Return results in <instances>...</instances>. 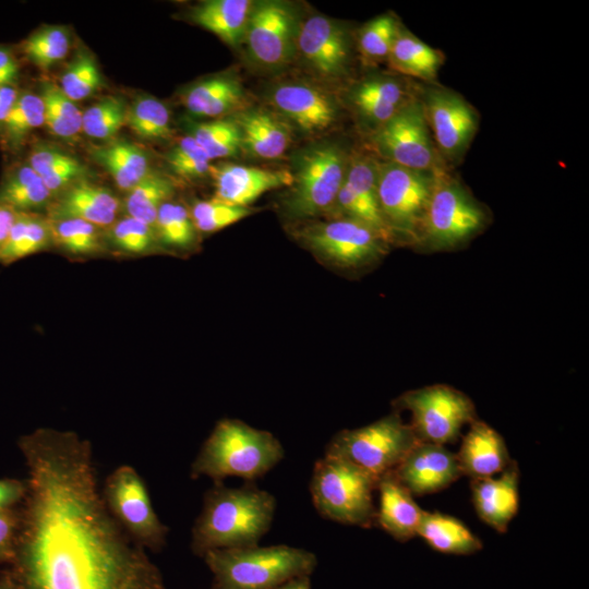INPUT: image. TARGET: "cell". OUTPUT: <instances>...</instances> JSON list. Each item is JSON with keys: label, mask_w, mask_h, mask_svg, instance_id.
<instances>
[{"label": "cell", "mask_w": 589, "mask_h": 589, "mask_svg": "<svg viewBox=\"0 0 589 589\" xmlns=\"http://www.w3.org/2000/svg\"><path fill=\"white\" fill-rule=\"evenodd\" d=\"M22 449L28 479L16 552L21 589H167L107 507L87 440L39 429Z\"/></svg>", "instance_id": "obj_1"}, {"label": "cell", "mask_w": 589, "mask_h": 589, "mask_svg": "<svg viewBox=\"0 0 589 589\" xmlns=\"http://www.w3.org/2000/svg\"><path fill=\"white\" fill-rule=\"evenodd\" d=\"M275 508V497L254 484L229 488L215 482L192 528L191 549L203 557L213 550L257 545L271 528Z\"/></svg>", "instance_id": "obj_2"}, {"label": "cell", "mask_w": 589, "mask_h": 589, "mask_svg": "<svg viewBox=\"0 0 589 589\" xmlns=\"http://www.w3.org/2000/svg\"><path fill=\"white\" fill-rule=\"evenodd\" d=\"M284 454L280 442L272 433L225 419L201 447L191 465V477L205 476L223 482L233 476L253 481L274 468Z\"/></svg>", "instance_id": "obj_3"}, {"label": "cell", "mask_w": 589, "mask_h": 589, "mask_svg": "<svg viewBox=\"0 0 589 589\" xmlns=\"http://www.w3.org/2000/svg\"><path fill=\"white\" fill-rule=\"evenodd\" d=\"M203 558L214 576L212 589H276L311 576L317 565L314 553L286 544L213 550Z\"/></svg>", "instance_id": "obj_4"}, {"label": "cell", "mask_w": 589, "mask_h": 589, "mask_svg": "<svg viewBox=\"0 0 589 589\" xmlns=\"http://www.w3.org/2000/svg\"><path fill=\"white\" fill-rule=\"evenodd\" d=\"M491 223V212L452 172L436 173L434 190L418 241L412 249L432 253L462 248Z\"/></svg>", "instance_id": "obj_5"}, {"label": "cell", "mask_w": 589, "mask_h": 589, "mask_svg": "<svg viewBox=\"0 0 589 589\" xmlns=\"http://www.w3.org/2000/svg\"><path fill=\"white\" fill-rule=\"evenodd\" d=\"M377 480L357 465L325 454L315 462L311 479L314 507L326 519L371 528L376 519L373 492Z\"/></svg>", "instance_id": "obj_6"}, {"label": "cell", "mask_w": 589, "mask_h": 589, "mask_svg": "<svg viewBox=\"0 0 589 589\" xmlns=\"http://www.w3.org/2000/svg\"><path fill=\"white\" fill-rule=\"evenodd\" d=\"M349 157L350 153L338 143H323L304 151L283 200L285 214L304 220L332 211L345 181Z\"/></svg>", "instance_id": "obj_7"}, {"label": "cell", "mask_w": 589, "mask_h": 589, "mask_svg": "<svg viewBox=\"0 0 589 589\" xmlns=\"http://www.w3.org/2000/svg\"><path fill=\"white\" fill-rule=\"evenodd\" d=\"M437 172L377 161L380 209L396 243L412 248L418 241Z\"/></svg>", "instance_id": "obj_8"}, {"label": "cell", "mask_w": 589, "mask_h": 589, "mask_svg": "<svg viewBox=\"0 0 589 589\" xmlns=\"http://www.w3.org/2000/svg\"><path fill=\"white\" fill-rule=\"evenodd\" d=\"M419 442L411 425L393 412L371 424L337 433L325 454L344 458L380 479Z\"/></svg>", "instance_id": "obj_9"}, {"label": "cell", "mask_w": 589, "mask_h": 589, "mask_svg": "<svg viewBox=\"0 0 589 589\" xmlns=\"http://www.w3.org/2000/svg\"><path fill=\"white\" fill-rule=\"evenodd\" d=\"M296 237L326 264L345 271L370 267L389 251L380 235L349 218L309 223L299 227Z\"/></svg>", "instance_id": "obj_10"}, {"label": "cell", "mask_w": 589, "mask_h": 589, "mask_svg": "<svg viewBox=\"0 0 589 589\" xmlns=\"http://www.w3.org/2000/svg\"><path fill=\"white\" fill-rule=\"evenodd\" d=\"M394 405L411 413L410 425L420 442L444 446L454 443L461 428L477 420L472 400L465 393L445 384L408 390Z\"/></svg>", "instance_id": "obj_11"}, {"label": "cell", "mask_w": 589, "mask_h": 589, "mask_svg": "<svg viewBox=\"0 0 589 589\" xmlns=\"http://www.w3.org/2000/svg\"><path fill=\"white\" fill-rule=\"evenodd\" d=\"M418 96L436 149L453 169L469 149L480 116L462 95L436 83H420Z\"/></svg>", "instance_id": "obj_12"}, {"label": "cell", "mask_w": 589, "mask_h": 589, "mask_svg": "<svg viewBox=\"0 0 589 589\" xmlns=\"http://www.w3.org/2000/svg\"><path fill=\"white\" fill-rule=\"evenodd\" d=\"M368 137L378 160L417 170L449 168L436 149L419 96Z\"/></svg>", "instance_id": "obj_13"}, {"label": "cell", "mask_w": 589, "mask_h": 589, "mask_svg": "<svg viewBox=\"0 0 589 589\" xmlns=\"http://www.w3.org/2000/svg\"><path fill=\"white\" fill-rule=\"evenodd\" d=\"M103 496L112 516L144 549L159 551L168 528L152 505L147 488L135 468L121 465L106 479Z\"/></svg>", "instance_id": "obj_14"}, {"label": "cell", "mask_w": 589, "mask_h": 589, "mask_svg": "<svg viewBox=\"0 0 589 589\" xmlns=\"http://www.w3.org/2000/svg\"><path fill=\"white\" fill-rule=\"evenodd\" d=\"M296 48L305 65L326 81L348 75L352 39L340 22L324 15H312L297 31Z\"/></svg>", "instance_id": "obj_15"}, {"label": "cell", "mask_w": 589, "mask_h": 589, "mask_svg": "<svg viewBox=\"0 0 589 589\" xmlns=\"http://www.w3.org/2000/svg\"><path fill=\"white\" fill-rule=\"evenodd\" d=\"M297 31L292 11L286 3L253 4L243 37L250 58L266 69L286 65L296 48Z\"/></svg>", "instance_id": "obj_16"}, {"label": "cell", "mask_w": 589, "mask_h": 589, "mask_svg": "<svg viewBox=\"0 0 589 589\" xmlns=\"http://www.w3.org/2000/svg\"><path fill=\"white\" fill-rule=\"evenodd\" d=\"M419 86L420 83L399 74H372L356 82L346 99L369 136L416 98Z\"/></svg>", "instance_id": "obj_17"}, {"label": "cell", "mask_w": 589, "mask_h": 589, "mask_svg": "<svg viewBox=\"0 0 589 589\" xmlns=\"http://www.w3.org/2000/svg\"><path fill=\"white\" fill-rule=\"evenodd\" d=\"M271 103L280 116L311 135L328 131L339 119L335 98L304 82H285L275 86L271 92Z\"/></svg>", "instance_id": "obj_18"}, {"label": "cell", "mask_w": 589, "mask_h": 589, "mask_svg": "<svg viewBox=\"0 0 589 589\" xmlns=\"http://www.w3.org/2000/svg\"><path fill=\"white\" fill-rule=\"evenodd\" d=\"M392 472L412 496L442 491L462 476L456 454L426 442H419Z\"/></svg>", "instance_id": "obj_19"}, {"label": "cell", "mask_w": 589, "mask_h": 589, "mask_svg": "<svg viewBox=\"0 0 589 589\" xmlns=\"http://www.w3.org/2000/svg\"><path fill=\"white\" fill-rule=\"evenodd\" d=\"M211 176L215 184L214 199L239 206H250L262 194L292 183V173L288 170L233 164L212 166Z\"/></svg>", "instance_id": "obj_20"}, {"label": "cell", "mask_w": 589, "mask_h": 589, "mask_svg": "<svg viewBox=\"0 0 589 589\" xmlns=\"http://www.w3.org/2000/svg\"><path fill=\"white\" fill-rule=\"evenodd\" d=\"M48 207L50 219L77 218L103 228L116 223L120 201L108 188L85 178L53 196Z\"/></svg>", "instance_id": "obj_21"}, {"label": "cell", "mask_w": 589, "mask_h": 589, "mask_svg": "<svg viewBox=\"0 0 589 589\" xmlns=\"http://www.w3.org/2000/svg\"><path fill=\"white\" fill-rule=\"evenodd\" d=\"M519 468L515 460L497 478L471 481L472 503L479 518L497 532H505L519 506Z\"/></svg>", "instance_id": "obj_22"}, {"label": "cell", "mask_w": 589, "mask_h": 589, "mask_svg": "<svg viewBox=\"0 0 589 589\" xmlns=\"http://www.w3.org/2000/svg\"><path fill=\"white\" fill-rule=\"evenodd\" d=\"M456 456L461 473L472 480L501 473L513 460L502 435L479 419L470 423Z\"/></svg>", "instance_id": "obj_23"}, {"label": "cell", "mask_w": 589, "mask_h": 589, "mask_svg": "<svg viewBox=\"0 0 589 589\" xmlns=\"http://www.w3.org/2000/svg\"><path fill=\"white\" fill-rule=\"evenodd\" d=\"M380 502L376 507L375 525L397 541H408L418 536L423 509L412 494L396 479L393 472L377 480Z\"/></svg>", "instance_id": "obj_24"}, {"label": "cell", "mask_w": 589, "mask_h": 589, "mask_svg": "<svg viewBox=\"0 0 589 589\" xmlns=\"http://www.w3.org/2000/svg\"><path fill=\"white\" fill-rule=\"evenodd\" d=\"M241 133V146L252 156L276 159L291 143L290 124L265 109H244L235 115Z\"/></svg>", "instance_id": "obj_25"}, {"label": "cell", "mask_w": 589, "mask_h": 589, "mask_svg": "<svg viewBox=\"0 0 589 589\" xmlns=\"http://www.w3.org/2000/svg\"><path fill=\"white\" fill-rule=\"evenodd\" d=\"M189 112L197 117L220 118L245 108L247 98L239 80L216 75L190 85L181 95Z\"/></svg>", "instance_id": "obj_26"}, {"label": "cell", "mask_w": 589, "mask_h": 589, "mask_svg": "<svg viewBox=\"0 0 589 589\" xmlns=\"http://www.w3.org/2000/svg\"><path fill=\"white\" fill-rule=\"evenodd\" d=\"M377 161V158L370 154L351 153L345 182L360 204L366 226L392 245L396 242L382 216L378 204Z\"/></svg>", "instance_id": "obj_27"}, {"label": "cell", "mask_w": 589, "mask_h": 589, "mask_svg": "<svg viewBox=\"0 0 589 589\" xmlns=\"http://www.w3.org/2000/svg\"><path fill=\"white\" fill-rule=\"evenodd\" d=\"M444 60L445 56L438 49L401 24L386 62L395 73L428 84L435 83Z\"/></svg>", "instance_id": "obj_28"}, {"label": "cell", "mask_w": 589, "mask_h": 589, "mask_svg": "<svg viewBox=\"0 0 589 589\" xmlns=\"http://www.w3.org/2000/svg\"><path fill=\"white\" fill-rule=\"evenodd\" d=\"M252 8L249 0H206L194 5L189 16L224 43L237 46L243 40Z\"/></svg>", "instance_id": "obj_29"}, {"label": "cell", "mask_w": 589, "mask_h": 589, "mask_svg": "<svg viewBox=\"0 0 589 589\" xmlns=\"http://www.w3.org/2000/svg\"><path fill=\"white\" fill-rule=\"evenodd\" d=\"M119 189L130 191L153 169L144 148L125 140H113L91 151Z\"/></svg>", "instance_id": "obj_30"}, {"label": "cell", "mask_w": 589, "mask_h": 589, "mask_svg": "<svg viewBox=\"0 0 589 589\" xmlns=\"http://www.w3.org/2000/svg\"><path fill=\"white\" fill-rule=\"evenodd\" d=\"M418 536L433 550L445 554L471 555L483 546L462 521L440 512H423Z\"/></svg>", "instance_id": "obj_31"}, {"label": "cell", "mask_w": 589, "mask_h": 589, "mask_svg": "<svg viewBox=\"0 0 589 589\" xmlns=\"http://www.w3.org/2000/svg\"><path fill=\"white\" fill-rule=\"evenodd\" d=\"M27 164L53 196L75 181L88 178V168L80 159L46 142L33 145Z\"/></svg>", "instance_id": "obj_32"}, {"label": "cell", "mask_w": 589, "mask_h": 589, "mask_svg": "<svg viewBox=\"0 0 589 589\" xmlns=\"http://www.w3.org/2000/svg\"><path fill=\"white\" fill-rule=\"evenodd\" d=\"M52 199V193L27 163L8 170L0 183V202L17 213H36Z\"/></svg>", "instance_id": "obj_33"}, {"label": "cell", "mask_w": 589, "mask_h": 589, "mask_svg": "<svg viewBox=\"0 0 589 589\" xmlns=\"http://www.w3.org/2000/svg\"><path fill=\"white\" fill-rule=\"evenodd\" d=\"M52 242L49 220L37 213H17L0 249V263L12 264L45 250Z\"/></svg>", "instance_id": "obj_34"}, {"label": "cell", "mask_w": 589, "mask_h": 589, "mask_svg": "<svg viewBox=\"0 0 589 589\" xmlns=\"http://www.w3.org/2000/svg\"><path fill=\"white\" fill-rule=\"evenodd\" d=\"M38 95L45 108V125L55 136L74 142L82 131V112L74 101L68 98L59 85L44 80Z\"/></svg>", "instance_id": "obj_35"}, {"label": "cell", "mask_w": 589, "mask_h": 589, "mask_svg": "<svg viewBox=\"0 0 589 589\" xmlns=\"http://www.w3.org/2000/svg\"><path fill=\"white\" fill-rule=\"evenodd\" d=\"M175 192V184L164 173L152 169L135 187L128 191L125 208L129 216L154 227L160 206Z\"/></svg>", "instance_id": "obj_36"}, {"label": "cell", "mask_w": 589, "mask_h": 589, "mask_svg": "<svg viewBox=\"0 0 589 589\" xmlns=\"http://www.w3.org/2000/svg\"><path fill=\"white\" fill-rule=\"evenodd\" d=\"M125 125L147 141H163L172 136L168 107L149 95L139 96L128 106Z\"/></svg>", "instance_id": "obj_37"}, {"label": "cell", "mask_w": 589, "mask_h": 589, "mask_svg": "<svg viewBox=\"0 0 589 589\" xmlns=\"http://www.w3.org/2000/svg\"><path fill=\"white\" fill-rule=\"evenodd\" d=\"M43 125H45V108L40 96L24 91L19 93L0 134L5 144L15 149L23 145L34 130Z\"/></svg>", "instance_id": "obj_38"}, {"label": "cell", "mask_w": 589, "mask_h": 589, "mask_svg": "<svg viewBox=\"0 0 589 589\" xmlns=\"http://www.w3.org/2000/svg\"><path fill=\"white\" fill-rule=\"evenodd\" d=\"M401 23L394 14H382L360 29L357 49L365 65L386 62Z\"/></svg>", "instance_id": "obj_39"}, {"label": "cell", "mask_w": 589, "mask_h": 589, "mask_svg": "<svg viewBox=\"0 0 589 589\" xmlns=\"http://www.w3.org/2000/svg\"><path fill=\"white\" fill-rule=\"evenodd\" d=\"M190 135L211 160L236 156L242 149L241 133L235 119L195 123Z\"/></svg>", "instance_id": "obj_40"}, {"label": "cell", "mask_w": 589, "mask_h": 589, "mask_svg": "<svg viewBox=\"0 0 589 589\" xmlns=\"http://www.w3.org/2000/svg\"><path fill=\"white\" fill-rule=\"evenodd\" d=\"M52 242L69 253L86 255L103 249L100 227L77 218L50 219Z\"/></svg>", "instance_id": "obj_41"}, {"label": "cell", "mask_w": 589, "mask_h": 589, "mask_svg": "<svg viewBox=\"0 0 589 589\" xmlns=\"http://www.w3.org/2000/svg\"><path fill=\"white\" fill-rule=\"evenodd\" d=\"M128 105L119 96H106L82 115V131L96 140H110L127 124Z\"/></svg>", "instance_id": "obj_42"}, {"label": "cell", "mask_w": 589, "mask_h": 589, "mask_svg": "<svg viewBox=\"0 0 589 589\" xmlns=\"http://www.w3.org/2000/svg\"><path fill=\"white\" fill-rule=\"evenodd\" d=\"M69 50L70 35L62 26L40 27L23 43L25 57L44 70L64 59Z\"/></svg>", "instance_id": "obj_43"}, {"label": "cell", "mask_w": 589, "mask_h": 589, "mask_svg": "<svg viewBox=\"0 0 589 589\" xmlns=\"http://www.w3.org/2000/svg\"><path fill=\"white\" fill-rule=\"evenodd\" d=\"M101 84V76L94 57L81 51L60 76L59 87L76 103L93 95Z\"/></svg>", "instance_id": "obj_44"}, {"label": "cell", "mask_w": 589, "mask_h": 589, "mask_svg": "<svg viewBox=\"0 0 589 589\" xmlns=\"http://www.w3.org/2000/svg\"><path fill=\"white\" fill-rule=\"evenodd\" d=\"M154 229L165 244L176 248L189 247L194 241L196 231L187 208L170 201L158 209Z\"/></svg>", "instance_id": "obj_45"}, {"label": "cell", "mask_w": 589, "mask_h": 589, "mask_svg": "<svg viewBox=\"0 0 589 589\" xmlns=\"http://www.w3.org/2000/svg\"><path fill=\"white\" fill-rule=\"evenodd\" d=\"M256 211L251 206H239L212 199L197 201L192 207L191 218L196 230L215 232L252 215Z\"/></svg>", "instance_id": "obj_46"}, {"label": "cell", "mask_w": 589, "mask_h": 589, "mask_svg": "<svg viewBox=\"0 0 589 589\" xmlns=\"http://www.w3.org/2000/svg\"><path fill=\"white\" fill-rule=\"evenodd\" d=\"M211 159L191 136L182 137L166 154L171 171L185 179H199L211 175Z\"/></svg>", "instance_id": "obj_47"}, {"label": "cell", "mask_w": 589, "mask_h": 589, "mask_svg": "<svg viewBox=\"0 0 589 589\" xmlns=\"http://www.w3.org/2000/svg\"><path fill=\"white\" fill-rule=\"evenodd\" d=\"M155 229L131 216L116 221L110 229L113 244L129 253L139 254L149 250L155 242Z\"/></svg>", "instance_id": "obj_48"}, {"label": "cell", "mask_w": 589, "mask_h": 589, "mask_svg": "<svg viewBox=\"0 0 589 589\" xmlns=\"http://www.w3.org/2000/svg\"><path fill=\"white\" fill-rule=\"evenodd\" d=\"M20 74V64L13 51L0 46V85H14Z\"/></svg>", "instance_id": "obj_49"}, {"label": "cell", "mask_w": 589, "mask_h": 589, "mask_svg": "<svg viewBox=\"0 0 589 589\" xmlns=\"http://www.w3.org/2000/svg\"><path fill=\"white\" fill-rule=\"evenodd\" d=\"M16 520L7 510L0 512V560L12 555V540Z\"/></svg>", "instance_id": "obj_50"}, {"label": "cell", "mask_w": 589, "mask_h": 589, "mask_svg": "<svg viewBox=\"0 0 589 589\" xmlns=\"http://www.w3.org/2000/svg\"><path fill=\"white\" fill-rule=\"evenodd\" d=\"M25 485L14 480H0V512L24 496Z\"/></svg>", "instance_id": "obj_51"}, {"label": "cell", "mask_w": 589, "mask_h": 589, "mask_svg": "<svg viewBox=\"0 0 589 589\" xmlns=\"http://www.w3.org/2000/svg\"><path fill=\"white\" fill-rule=\"evenodd\" d=\"M20 91L14 85H0V133L17 99Z\"/></svg>", "instance_id": "obj_52"}, {"label": "cell", "mask_w": 589, "mask_h": 589, "mask_svg": "<svg viewBox=\"0 0 589 589\" xmlns=\"http://www.w3.org/2000/svg\"><path fill=\"white\" fill-rule=\"evenodd\" d=\"M17 212L0 202V249L14 224Z\"/></svg>", "instance_id": "obj_53"}, {"label": "cell", "mask_w": 589, "mask_h": 589, "mask_svg": "<svg viewBox=\"0 0 589 589\" xmlns=\"http://www.w3.org/2000/svg\"><path fill=\"white\" fill-rule=\"evenodd\" d=\"M276 589H311L310 576L292 578Z\"/></svg>", "instance_id": "obj_54"}, {"label": "cell", "mask_w": 589, "mask_h": 589, "mask_svg": "<svg viewBox=\"0 0 589 589\" xmlns=\"http://www.w3.org/2000/svg\"><path fill=\"white\" fill-rule=\"evenodd\" d=\"M0 589H13L12 587L8 586V585H0Z\"/></svg>", "instance_id": "obj_55"}]
</instances>
